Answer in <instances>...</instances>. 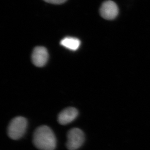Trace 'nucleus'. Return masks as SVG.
<instances>
[{"mask_svg":"<svg viewBox=\"0 0 150 150\" xmlns=\"http://www.w3.org/2000/svg\"><path fill=\"white\" fill-rule=\"evenodd\" d=\"M33 142L40 150H54L57 147V139L52 130L47 125L38 127L34 131Z\"/></svg>","mask_w":150,"mask_h":150,"instance_id":"nucleus-1","label":"nucleus"},{"mask_svg":"<svg viewBox=\"0 0 150 150\" xmlns=\"http://www.w3.org/2000/svg\"><path fill=\"white\" fill-rule=\"evenodd\" d=\"M66 147L69 150H76L81 147L85 142V134L78 128L70 129L67 134Z\"/></svg>","mask_w":150,"mask_h":150,"instance_id":"nucleus-3","label":"nucleus"},{"mask_svg":"<svg viewBox=\"0 0 150 150\" xmlns=\"http://www.w3.org/2000/svg\"><path fill=\"white\" fill-rule=\"evenodd\" d=\"M27 126L28 122L26 118L21 116L15 117L9 123L7 134L12 139H20L25 133Z\"/></svg>","mask_w":150,"mask_h":150,"instance_id":"nucleus-2","label":"nucleus"},{"mask_svg":"<svg viewBox=\"0 0 150 150\" xmlns=\"http://www.w3.org/2000/svg\"><path fill=\"white\" fill-rule=\"evenodd\" d=\"M43 1L52 4H60L65 3L67 1V0H43Z\"/></svg>","mask_w":150,"mask_h":150,"instance_id":"nucleus-8","label":"nucleus"},{"mask_svg":"<svg viewBox=\"0 0 150 150\" xmlns=\"http://www.w3.org/2000/svg\"><path fill=\"white\" fill-rule=\"evenodd\" d=\"M48 58V52L45 47L38 46L34 49L32 54V60L34 65L43 67L47 63Z\"/></svg>","mask_w":150,"mask_h":150,"instance_id":"nucleus-5","label":"nucleus"},{"mask_svg":"<svg viewBox=\"0 0 150 150\" xmlns=\"http://www.w3.org/2000/svg\"><path fill=\"white\" fill-rule=\"evenodd\" d=\"M79 112L76 108L69 107L61 111L57 117V121L63 125H67L73 122L78 117Z\"/></svg>","mask_w":150,"mask_h":150,"instance_id":"nucleus-6","label":"nucleus"},{"mask_svg":"<svg viewBox=\"0 0 150 150\" xmlns=\"http://www.w3.org/2000/svg\"><path fill=\"white\" fill-rule=\"evenodd\" d=\"M81 42L78 38L72 37H66L60 41V44L66 48L76 51L79 48Z\"/></svg>","mask_w":150,"mask_h":150,"instance_id":"nucleus-7","label":"nucleus"},{"mask_svg":"<svg viewBox=\"0 0 150 150\" xmlns=\"http://www.w3.org/2000/svg\"><path fill=\"white\" fill-rule=\"evenodd\" d=\"M99 11L103 18L107 20H113L116 18L119 14V9L114 1L108 0L102 4Z\"/></svg>","mask_w":150,"mask_h":150,"instance_id":"nucleus-4","label":"nucleus"}]
</instances>
